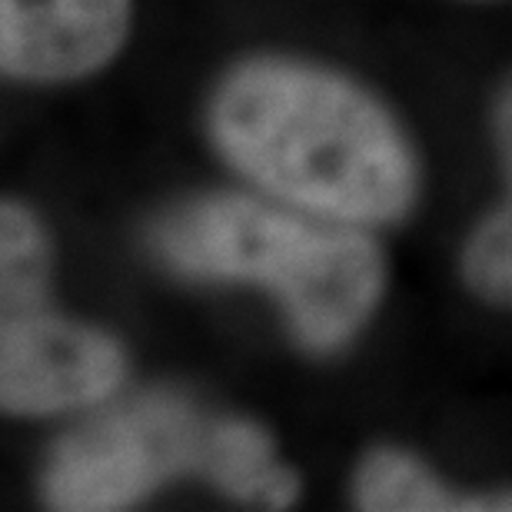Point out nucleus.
<instances>
[{
	"label": "nucleus",
	"mask_w": 512,
	"mask_h": 512,
	"mask_svg": "<svg viewBox=\"0 0 512 512\" xmlns=\"http://www.w3.org/2000/svg\"><path fill=\"white\" fill-rule=\"evenodd\" d=\"M207 127L243 180L293 210L373 230L416 203L419 167L399 120L336 70L253 57L213 90Z\"/></svg>",
	"instance_id": "nucleus-1"
},
{
	"label": "nucleus",
	"mask_w": 512,
	"mask_h": 512,
	"mask_svg": "<svg viewBox=\"0 0 512 512\" xmlns=\"http://www.w3.org/2000/svg\"><path fill=\"white\" fill-rule=\"evenodd\" d=\"M150 247L187 280L263 286L313 353L350 343L386 290V256L370 230L263 193H207L183 203L153 223Z\"/></svg>",
	"instance_id": "nucleus-2"
},
{
	"label": "nucleus",
	"mask_w": 512,
	"mask_h": 512,
	"mask_svg": "<svg viewBox=\"0 0 512 512\" xmlns=\"http://www.w3.org/2000/svg\"><path fill=\"white\" fill-rule=\"evenodd\" d=\"M217 416L170 389L104 409L50 449L40 493L50 509H127L183 473L203 476Z\"/></svg>",
	"instance_id": "nucleus-3"
},
{
	"label": "nucleus",
	"mask_w": 512,
	"mask_h": 512,
	"mask_svg": "<svg viewBox=\"0 0 512 512\" xmlns=\"http://www.w3.org/2000/svg\"><path fill=\"white\" fill-rule=\"evenodd\" d=\"M127 353L100 326L70 320L47 300L0 310V406L10 416H60L107 403Z\"/></svg>",
	"instance_id": "nucleus-4"
},
{
	"label": "nucleus",
	"mask_w": 512,
	"mask_h": 512,
	"mask_svg": "<svg viewBox=\"0 0 512 512\" xmlns=\"http://www.w3.org/2000/svg\"><path fill=\"white\" fill-rule=\"evenodd\" d=\"M130 27V0H0V67L60 84L107 67Z\"/></svg>",
	"instance_id": "nucleus-5"
},
{
	"label": "nucleus",
	"mask_w": 512,
	"mask_h": 512,
	"mask_svg": "<svg viewBox=\"0 0 512 512\" xmlns=\"http://www.w3.org/2000/svg\"><path fill=\"white\" fill-rule=\"evenodd\" d=\"M353 499L370 512H512V493H453L416 456L396 446L363 456Z\"/></svg>",
	"instance_id": "nucleus-6"
},
{
	"label": "nucleus",
	"mask_w": 512,
	"mask_h": 512,
	"mask_svg": "<svg viewBox=\"0 0 512 512\" xmlns=\"http://www.w3.org/2000/svg\"><path fill=\"white\" fill-rule=\"evenodd\" d=\"M203 479L243 503L290 506L300 493V476L276 459L270 433L240 416H217Z\"/></svg>",
	"instance_id": "nucleus-7"
},
{
	"label": "nucleus",
	"mask_w": 512,
	"mask_h": 512,
	"mask_svg": "<svg viewBox=\"0 0 512 512\" xmlns=\"http://www.w3.org/2000/svg\"><path fill=\"white\" fill-rule=\"evenodd\" d=\"M493 140L503 163L506 193L469 233L459 266L466 286L479 300L512 310V77L496 97Z\"/></svg>",
	"instance_id": "nucleus-8"
},
{
	"label": "nucleus",
	"mask_w": 512,
	"mask_h": 512,
	"mask_svg": "<svg viewBox=\"0 0 512 512\" xmlns=\"http://www.w3.org/2000/svg\"><path fill=\"white\" fill-rule=\"evenodd\" d=\"M50 240L24 203L7 200L0 210V310L47 300Z\"/></svg>",
	"instance_id": "nucleus-9"
}]
</instances>
